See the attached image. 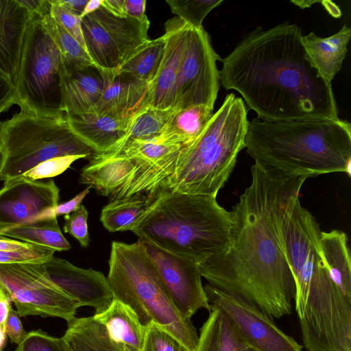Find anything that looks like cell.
I'll return each instance as SVG.
<instances>
[{"instance_id":"6da1fadb","label":"cell","mask_w":351,"mask_h":351,"mask_svg":"<svg viewBox=\"0 0 351 351\" xmlns=\"http://www.w3.org/2000/svg\"><path fill=\"white\" fill-rule=\"evenodd\" d=\"M304 176L255 162L251 182L230 211L226 248L199 263L208 284L248 302L271 318L292 313L295 287L284 245L283 223Z\"/></svg>"},{"instance_id":"7a4b0ae2","label":"cell","mask_w":351,"mask_h":351,"mask_svg":"<svg viewBox=\"0 0 351 351\" xmlns=\"http://www.w3.org/2000/svg\"><path fill=\"white\" fill-rule=\"evenodd\" d=\"M302 36L289 22L256 28L221 60L220 84L262 121L339 119L332 85L312 65Z\"/></svg>"},{"instance_id":"3957f363","label":"cell","mask_w":351,"mask_h":351,"mask_svg":"<svg viewBox=\"0 0 351 351\" xmlns=\"http://www.w3.org/2000/svg\"><path fill=\"white\" fill-rule=\"evenodd\" d=\"M245 148L264 167L306 178L343 172L350 176L351 125L339 118L249 121Z\"/></svg>"},{"instance_id":"277c9868","label":"cell","mask_w":351,"mask_h":351,"mask_svg":"<svg viewBox=\"0 0 351 351\" xmlns=\"http://www.w3.org/2000/svg\"><path fill=\"white\" fill-rule=\"evenodd\" d=\"M248 123L243 100L227 95L201 134L166 161L143 192L154 199L165 191L216 197L245 148Z\"/></svg>"},{"instance_id":"5b68a950","label":"cell","mask_w":351,"mask_h":351,"mask_svg":"<svg viewBox=\"0 0 351 351\" xmlns=\"http://www.w3.org/2000/svg\"><path fill=\"white\" fill-rule=\"evenodd\" d=\"M231 225L230 211L216 197L165 191L132 232L140 240L200 263L226 248Z\"/></svg>"},{"instance_id":"8992f818","label":"cell","mask_w":351,"mask_h":351,"mask_svg":"<svg viewBox=\"0 0 351 351\" xmlns=\"http://www.w3.org/2000/svg\"><path fill=\"white\" fill-rule=\"evenodd\" d=\"M108 280L114 298L129 306L143 326L155 322L195 351L199 335L191 319L173 304L140 240L112 241Z\"/></svg>"},{"instance_id":"52a82bcc","label":"cell","mask_w":351,"mask_h":351,"mask_svg":"<svg viewBox=\"0 0 351 351\" xmlns=\"http://www.w3.org/2000/svg\"><path fill=\"white\" fill-rule=\"evenodd\" d=\"M96 154L71 131L65 113L20 110L0 122V181L19 178L54 158L80 156L89 160Z\"/></svg>"},{"instance_id":"ba28073f","label":"cell","mask_w":351,"mask_h":351,"mask_svg":"<svg viewBox=\"0 0 351 351\" xmlns=\"http://www.w3.org/2000/svg\"><path fill=\"white\" fill-rule=\"evenodd\" d=\"M63 59L42 16L32 15L27 31L16 80V104L40 114L64 113L60 73Z\"/></svg>"},{"instance_id":"9c48e42d","label":"cell","mask_w":351,"mask_h":351,"mask_svg":"<svg viewBox=\"0 0 351 351\" xmlns=\"http://www.w3.org/2000/svg\"><path fill=\"white\" fill-rule=\"evenodd\" d=\"M299 319L307 351H351V295L332 280L320 253Z\"/></svg>"},{"instance_id":"30bf717a","label":"cell","mask_w":351,"mask_h":351,"mask_svg":"<svg viewBox=\"0 0 351 351\" xmlns=\"http://www.w3.org/2000/svg\"><path fill=\"white\" fill-rule=\"evenodd\" d=\"M0 285L9 294L19 317H55L69 323L80 307L44 276L38 263H0Z\"/></svg>"},{"instance_id":"8fae6325","label":"cell","mask_w":351,"mask_h":351,"mask_svg":"<svg viewBox=\"0 0 351 351\" xmlns=\"http://www.w3.org/2000/svg\"><path fill=\"white\" fill-rule=\"evenodd\" d=\"M86 50L94 64L114 71L138 46L147 40L150 22L116 14L101 6L82 18Z\"/></svg>"},{"instance_id":"7c38bea8","label":"cell","mask_w":351,"mask_h":351,"mask_svg":"<svg viewBox=\"0 0 351 351\" xmlns=\"http://www.w3.org/2000/svg\"><path fill=\"white\" fill-rule=\"evenodd\" d=\"M219 60L221 59L214 50L204 29L188 25L173 109L197 105L214 108L220 86L217 66Z\"/></svg>"},{"instance_id":"4fadbf2b","label":"cell","mask_w":351,"mask_h":351,"mask_svg":"<svg viewBox=\"0 0 351 351\" xmlns=\"http://www.w3.org/2000/svg\"><path fill=\"white\" fill-rule=\"evenodd\" d=\"M321 232L314 217L301 206L299 197H296L284 219L283 239L295 282L294 302L299 319L304 311L311 278L319 254Z\"/></svg>"},{"instance_id":"5bb4252c","label":"cell","mask_w":351,"mask_h":351,"mask_svg":"<svg viewBox=\"0 0 351 351\" xmlns=\"http://www.w3.org/2000/svg\"><path fill=\"white\" fill-rule=\"evenodd\" d=\"M204 288L210 304L226 313L248 346L258 351L302 350L299 343L260 308L209 284Z\"/></svg>"},{"instance_id":"9a60e30c","label":"cell","mask_w":351,"mask_h":351,"mask_svg":"<svg viewBox=\"0 0 351 351\" xmlns=\"http://www.w3.org/2000/svg\"><path fill=\"white\" fill-rule=\"evenodd\" d=\"M140 240V239H138ZM152 258L173 304L186 319L200 309L210 312V304L202 283L199 263L155 245L140 240Z\"/></svg>"},{"instance_id":"2e32d148","label":"cell","mask_w":351,"mask_h":351,"mask_svg":"<svg viewBox=\"0 0 351 351\" xmlns=\"http://www.w3.org/2000/svg\"><path fill=\"white\" fill-rule=\"evenodd\" d=\"M58 200L59 189L51 179L19 177L5 181L0 189V229L36 219L58 206Z\"/></svg>"},{"instance_id":"e0dca14e","label":"cell","mask_w":351,"mask_h":351,"mask_svg":"<svg viewBox=\"0 0 351 351\" xmlns=\"http://www.w3.org/2000/svg\"><path fill=\"white\" fill-rule=\"evenodd\" d=\"M38 267L44 276L80 306H88L98 314L114 299L108 278L100 271L76 267L68 261L51 257Z\"/></svg>"},{"instance_id":"ac0fdd59","label":"cell","mask_w":351,"mask_h":351,"mask_svg":"<svg viewBox=\"0 0 351 351\" xmlns=\"http://www.w3.org/2000/svg\"><path fill=\"white\" fill-rule=\"evenodd\" d=\"M187 27L188 25L178 16L165 23V50L156 76L149 84L148 106L160 109L173 108Z\"/></svg>"},{"instance_id":"d6986e66","label":"cell","mask_w":351,"mask_h":351,"mask_svg":"<svg viewBox=\"0 0 351 351\" xmlns=\"http://www.w3.org/2000/svg\"><path fill=\"white\" fill-rule=\"evenodd\" d=\"M32 17L20 0H0V73L14 86Z\"/></svg>"},{"instance_id":"ffe728a7","label":"cell","mask_w":351,"mask_h":351,"mask_svg":"<svg viewBox=\"0 0 351 351\" xmlns=\"http://www.w3.org/2000/svg\"><path fill=\"white\" fill-rule=\"evenodd\" d=\"M104 84L103 71L96 65L77 67L63 62L60 73L63 112L73 115L94 111Z\"/></svg>"},{"instance_id":"44dd1931","label":"cell","mask_w":351,"mask_h":351,"mask_svg":"<svg viewBox=\"0 0 351 351\" xmlns=\"http://www.w3.org/2000/svg\"><path fill=\"white\" fill-rule=\"evenodd\" d=\"M65 115L71 131L97 154H106L115 148L126 135L132 118L94 111Z\"/></svg>"},{"instance_id":"7402d4cb","label":"cell","mask_w":351,"mask_h":351,"mask_svg":"<svg viewBox=\"0 0 351 351\" xmlns=\"http://www.w3.org/2000/svg\"><path fill=\"white\" fill-rule=\"evenodd\" d=\"M102 70V69H101ZM104 88L94 112L121 117H132L147 106L149 84L102 70Z\"/></svg>"},{"instance_id":"603a6c76","label":"cell","mask_w":351,"mask_h":351,"mask_svg":"<svg viewBox=\"0 0 351 351\" xmlns=\"http://www.w3.org/2000/svg\"><path fill=\"white\" fill-rule=\"evenodd\" d=\"M80 171V183L109 197L125 184L136 170V162L126 157L110 154H96Z\"/></svg>"},{"instance_id":"cb8c5ba5","label":"cell","mask_w":351,"mask_h":351,"mask_svg":"<svg viewBox=\"0 0 351 351\" xmlns=\"http://www.w3.org/2000/svg\"><path fill=\"white\" fill-rule=\"evenodd\" d=\"M350 37L351 28L346 24L330 36L320 37L311 32L302 37V45L312 65L328 83L331 84L341 69Z\"/></svg>"},{"instance_id":"d4e9b609","label":"cell","mask_w":351,"mask_h":351,"mask_svg":"<svg viewBox=\"0 0 351 351\" xmlns=\"http://www.w3.org/2000/svg\"><path fill=\"white\" fill-rule=\"evenodd\" d=\"M93 317L106 328L110 339L123 350H142L145 327L129 306L114 298L105 311Z\"/></svg>"},{"instance_id":"484cf974","label":"cell","mask_w":351,"mask_h":351,"mask_svg":"<svg viewBox=\"0 0 351 351\" xmlns=\"http://www.w3.org/2000/svg\"><path fill=\"white\" fill-rule=\"evenodd\" d=\"M245 344L226 313L219 306L211 305L208 317L200 328L195 351H239Z\"/></svg>"},{"instance_id":"4316f807","label":"cell","mask_w":351,"mask_h":351,"mask_svg":"<svg viewBox=\"0 0 351 351\" xmlns=\"http://www.w3.org/2000/svg\"><path fill=\"white\" fill-rule=\"evenodd\" d=\"M319 251L332 280L351 295V265L348 237L344 232H321Z\"/></svg>"},{"instance_id":"83f0119b","label":"cell","mask_w":351,"mask_h":351,"mask_svg":"<svg viewBox=\"0 0 351 351\" xmlns=\"http://www.w3.org/2000/svg\"><path fill=\"white\" fill-rule=\"evenodd\" d=\"M213 114V109L197 105L173 110L158 138L161 141L186 145L203 132Z\"/></svg>"},{"instance_id":"f1b7e54d","label":"cell","mask_w":351,"mask_h":351,"mask_svg":"<svg viewBox=\"0 0 351 351\" xmlns=\"http://www.w3.org/2000/svg\"><path fill=\"white\" fill-rule=\"evenodd\" d=\"M69 351H124L93 316L75 318L62 337Z\"/></svg>"},{"instance_id":"f546056e","label":"cell","mask_w":351,"mask_h":351,"mask_svg":"<svg viewBox=\"0 0 351 351\" xmlns=\"http://www.w3.org/2000/svg\"><path fill=\"white\" fill-rule=\"evenodd\" d=\"M154 200L145 195L136 194L109 202L101 210L100 221L111 232L132 231L145 218Z\"/></svg>"},{"instance_id":"4dcf8cb0","label":"cell","mask_w":351,"mask_h":351,"mask_svg":"<svg viewBox=\"0 0 351 351\" xmlns=\"http://www.w3.org/2000/svg\"><path fill=\"white\" fill-rule=\"evenodd\" d=\"M165 42V34L153 40H146L135 49L117 69L112 71L113 73L149 84L159 68Z\"/></svg>"},{"instance_id":"1f68e13d","label":"cell","mask_w":351,"mask_h":351,"mask_svg":"<svg viewBox=\"0 0 351 351\" xmlns=\"http://www.w3.org/2000/svg\"><path fill=\"white\" fill-rule=\"evenodd\" d=\"M0 235L48 247L58 252L67 251L71 247L62 234L56 217L36 219L1 228Z\"/></svg>"},{"instance_id":"d6a6232c","label":"cell","mask_w":351,"mask_h":351,"mask_svg":"<svg viewBox=\"0 0 351 351\" xmlns=\"http://www.w3.org/2000/svg\"><path fill=\"white\" fill-rule=\"evenodd\" d=\"M173 110L172 108L160 109L148 105L144 106L132 117L126 135L111 152L134 141L158 138Z\"/></svg>"},{"instance_id":"836d02e7","label":"cell","mask_w":351,"mask_h":351,"mask_svg":"<svg viewBox=\"0 0 351 351\" xmlns=\"http://www.w3.org/2000/svg\"><path fill=\"white\" fill-rule=\"evenodd\" d=\"M49 34L60 50L63 62L73 66L95 65L86 50L64 29L59 25L49 13L42 16Z\"/></svg>"},{"instance_id":"e575fe53","label":"cell","mask_w":351,"mask_h":351,"mask_svg":"<svg viewBox=\"0 0 351 351\" xmlns=\"http://www.w3.org/2000/svg\"><path fill=\"white\" fill-rule=\"evenodd\" d=\"M223 0H167L171 12L186 24L194 28L203 27L208 14Z\"/></svg>"},{"instance_id":"d590c367","label":"cell","mask_w":351,"mask_h":351,"mask_svg":"<svg viewBox=\"0 0 351 351\" xmlns=\"http://www.w3.org/2000/svg\"><path fill=\"white\" fill-rule=\"evenodd\" d=\"M141 351H191L175 336L155 322L145 326Z\"/></svg>"},{"instance_id":"8d00e7d4","label":"cell","mask_w":351,"mask_h":351,"mask_svg":"<svg viewBox=\"0 0 351 351\" xmlns=\"http://www.w3.org/2000/svg\"><path fill=\"white\" fill-rule=\"evenodd\" d=\"M51 18L69 34H70L85 49L80 16L73 13L58 0H49Z\"/></svg>"},{"instance_id":"74e56055","label":"cell","mask_w":351,"mask_h":351,"mask_svg":"<svg viewBox=\"0 0 351 351\" xmlns=\"http://www.w3.org/2000/svg\"><path fill=\"white\" fill-rule=\"evenodd\" d=\"M80 158H84L80 156L54 158L38 165L21 177L32 181L53 178L62 173L73 162Z\"/></svg>"},{"instance_id":"f35d334b","label":"cell","mask_w":351,"mask_h":351,"mask_svg":"<svg viewBox=\"0 0 351 351\" xmlns=\"http://www.w3.org/2000/svg\"><path fill=\"white\" fill-rule=\"evenodd\" d=\"M88 216L86 208L82 204L75 211L64 216V232L73 236L83 247H86L90 243L87 224Z\"/></svg>"},{"instance_id":"ab89813d","label":"cell","mask_w":351,"mask_h":351,"mask_svg":"<svg viewBox=\"0 0 351 351\" xmlns=\"http://www.w3.org/2000/svg\"><path fill=\"white\" fill-rule=\"evenodd\" d=\"M16 351H64V340L47 335L41 330L28 332L17 345Z\"/></svg>"},{"instance_id":"60d3db41","label":"cell","mask_w":351,"mask_h":351,"mask_svg":"<svg viewBox=\"0 0 351 351\" xmlns=\"http://www.w3.org/2000/svg\"><path fill=\"white\" fill-rule=\"evenodd\" d=\"M55 250L45 246L39 245L36 248L21 252L0 251V263L29 262L43 263L53 256Z\"/></svg>"},{"instance_id":"b9f144b4","label":"cell","mask_w":351,"mask_h":351,"mask_svg":"<svg viewBox=\"0 0 351 351\" xmlns=\"http://www.w3.org/2000/svg\"><path fill=\"white\" fill-rule=\"evenodd\" d=\"M5 331L11 341L19 345L27 337L28 332L24 329L16 311L10 308L4 324Z\"/></svg>"},{"instance_id":"7bdbcfd3","label":"cell","mask_w":351,"mask_h":351,"mask_svg":"<svg viewBox=\"0 0 351 351\" xmlns=\"http://www.w3.org/2000/svg\"><path fill=\"white\" fill-rule=\"evenodd\" d=\"M89 191L90 189L87 187L85 190L78 193L73 199H70L66 202L58 204V206H56V207L47 210V211L39 215L36 219L53 217H57L58 215H65L75 211L81 205L82 200L89 193Z\"/></svg>"},{"instance_id":"ee69618b","label":"cell","mask_w":351,"mask_h":351,"mask_svg":"<svg viewBox=\"0 0 351 351\" xmlns=\"http://www.w3.org/2000/svg\"><path fill=\"white\" fill-rule=\"evenodd\" d=\"M16 104V95L14 85L0 73V114Z\"/></svg>"},{"instance_id":"f6af8a7d","label":"cell","mask_w":351,"mask_h":351,"mask_svg":"<svg viewBox=\"0 0 351 351\" xmlns=\"http://www.w3.org/2000/svg\"><path fill=\"white\" fill-rule=\"evenodd\" d=\"M145 0H125L123 5L124 15L132 19L141 20L146 17Z\"/></svg>"},{"instance_id":"bcb514c9","label":"cell","mask_w":351,"mask_h":351,"mask_svg":"<svg viewBox=\"0 0 351 351\" xmlns=\"http://www.w3.org/2000/svg\"><path fill=\"white\" fill-rule=\"evenodd\" d=\"M39 245L27 242L19 241L0 235V251L2 252H21L36 248Z\"/></svg>"},{"instance_id":"7dc6e473","label":"cell","mask_w":351,"mask_h":351,"mask_svg":"<svg viewBox=\"0 0 351 351\" xmlns=\"http://www.w3.org/2000/svg\"><path fill=\"white\" fill-rule=\"evenodd\" d=\"M12 300L6 291L0 285V326L4 327L5 321L12 308Z\"/></svg>"},{"instance_id":"c3c4849f","label":"cell","mask_w":351,"mask_h":351,"mask_svg":"<svg viewBox=\"0 0 351 351\" xmlns=\"http://www.w3.org/2000/svg\"><path fill=\"white\" fill-rule=\"evenodd\" d=\"M69 10L81 17L88 0H58Z\"/></svg>"},{"instance_id":"681fc988","label":"cell","mask_w":351,"mask_h":351,"mask_svg":"<svg viewBox=\"0 0 351 351\" xmlns=\"http://www.w3.org/2000/svg\"><path fill=\"white\" fill-rule=\"evenodd\" d=\"M124 1L125 0H103L102 5L116 14L124 15Z\"/></svg>"},{"instance_id":"f907efd6","label":"cell","mask_w":351,"mask_h":351,"mask_svg":"<svg viewBox=\"0 0 351 351\" xmlns=\"http://www.w3.org/2000/svg\"><path fill=\"white\" fill-rule=\"evenodd\" d=\"M102 2L103 0H88L81 19L99 9L101 6Z\"/></svg>"},{"instance_id":"816d5d0a","label":"cell","mask_w":351,"mask_h":351,"mask_svg":"<svg viewBox=\"0 0 351 351\" xmlns=\"http://www.w3.org/2000/svg\"><path fill=\"white\" fill-rule=\"evenodd\" d=\"M7 342V335L5 328L0 326V350H3Z\"/></svg>"},{"instance_id":"f5cc1de1","label":"cell","mask_w":351,"mask_h":351,"mask_svg":"<svg viewBox=\"0 0 351 351\" xmlns=\"http://www.w3.org/2000/svg\"><path fill=\"white\" fill-rule=\"evenodd\" d=\"M239 351H258L257 350L254 349V348L248 346L247 344H245L243 347H242Z\"/></svg>"},{"instance_id":"db71d44e","label":"cell","mask_w":351,"mask_h":351,"mask_svg":"<svg viewBox=\"0 0 351 351\" xmlns=\"http://www.w3.org/2000/svg\"><path fill=\"white\" fill-rule=\"evenodd\" d=\"M64 351H69L65 342L64 341Z\"/></svg>"},{"instance_id":"11a10c76","label":"cell","mask_w":351,"mask_h":351,"mask_svg":"<svg viewBox=\"0 0 351 351\" xmlns=\"http://www.w3.org/2000/svg\"><path fill=\"white\" fill-rule=\"evenodd\" d=\"M0 351H3V350H0Z\"/></svg>"}]
</instances>
